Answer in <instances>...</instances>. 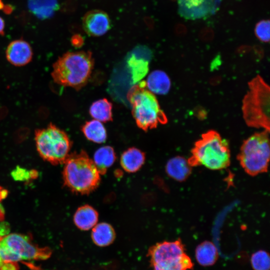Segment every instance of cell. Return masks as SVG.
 I'll use <instances>...</instances> for the list:
<instances>
[{"label":"cell","mask_w":270,"mask_h":270,"mask_svg":"<svg viewBox=\"0 0 270 270\" xmlns=\"http://www.w3.org/2000/svg\"><path fill=\"white\" fill-rule=\"evenodd\" d=\"M174 31L177 35L182 36L186 34L187 28L184 24H178L175 26Z\"/></svg>","instance_id":"cell-29"},{"label":"cell","mask_w":270,"mask_h":270,"mask_svg":"<svg viewBox=\"0 0 270 270\" xmlns=\"http://www.w3.org/2000/svg\"><path fill=\"white\" fill-rule=\"evenodd\" d=\"M86 138L95 143L104 142L107 138L106 130L102 122L93 120L86 122L82 127Z\"/></svg>","instance_id":"cell-22"},{"label":"cell","mask_w":270,"mask_h":270,"mask_svg":"<svg viewBox=\"0 0 270 270\" xmlns=\"http://www.w3.org/2000/svg\"><path fill=\"white\" fill-rule=\"evenodd\" d=\"M36 150L40 156L53 164H64L72 146L68 134L52 124L34 132Z\"/></svg>","instance_id":"cell-8"},{"label":"cell","mask_w":270,"mask_h":270,"mask_svg":"<svg viewBox=\"0 0 270 270\" xmlns=\"http://www.w3.org/2000/svg\"><path fill=\"white\" fill-rule=\"evenodd\" d=\"M145 154L136 148H130L122 154L120 163L122 168L128 172L138 171L145 161Z\"/></svg>","instance_id":"cell-16"},{"label":"cell","mask_w":270,"mask_h":270,"mask_svg":"<svg viewBox=\"0 0 270 270\" xmlns=\"http://www.w3.org/2000/svg\"><path fill=\"white\" fill-rule=\"evenodd\" d=\"M112 104L106 98L94 102L90 108V114L94 120L100 122L112 120Z\"/></svg>","instance_id":"cell-23"},{"label":"cell","mask_w":270,"mask_h":270,"mask_svg":"<svg viewBox=\"0 0 270 270\" xmlns=\"http://www.w3.org/2000/svg\"><path fill=\"white\" fill-rule=\"evenodd\" d=\"M127 98L132 108V114L138 126L144 131L166 124L167 117L160 108L154 94L146 86L145 81L134 85L129 90Z\"/></svg>","instance_id":"cell-4"},{"label":"cell","mask_w":270,"mask_h":270,"mask_svg":"<svg viewBox=\"0 0 270 270\" xmlns=\"http://www.w3.org/2000/svg\"><path fill=\"white\" fill-rule=\"evenodd\" d=\"M4 4L2 0H0V10L3 9L4 8Z\"/></svg>","instance_id":"cell-33"},{"label":"cell","mask_w":270,"mask_h":270,"mask_svg":"<svg viewBox=\"0 0 270 270\" xmlns=\"http://www.w3.org/2000/svg\"><path fill=\"white\" fill-rule=\"evenodd\" d=\"M219 0H178L180 14L190 19L200 18L212 13Z\"/></svg>","instance_id":"cell-10"},{"label":"cell","mask_w":270,"mask_h":270,"mask_svg":"<svg viewBox=\"0 0 270 270\" xmlns=\"http://www.w3.org/2000/svg\"><path fill=\"white\" fill-rule=\"evenodd\" d=\"M195 257L200 266H210L216 262L218 258V252L213 242L205 240L196 247Z\"/></svg>","instance_id":"cell-17"},{"label":"cell","mask_w":270,"mask_h":270,"mask_svg":"<svg viewBox=\"0 0 270 270\" xmlns=\"http://www.w3.org/2000/svg\"><path fill=\"white\" fill-rule=\"evenodd\" d=\"M2 236H0V240L2 238ZM4 262H2L0 259V270L4 264Z\"/></svg>","instance_id":"cell-34"},{"label":"cell","mask_w":270,"mask_h":270,"mask_svg":"<svg viewBox=\"0 0 270 270\" xmlns=\"http://www.w3.org/2000/svg\"><path fill=\"white\" fill-rule=\"evenodd\" d=\"M72 41V44H74V46L76 45L78 46V44H81L82 43V38L78 35L74 36L73 37Z\"/></svg>","instance_id":"cell-30"},{"label":"cell","mask_w":270,"mask_h":270,"mask_svg":"<svg viewBox=\"0 0 270 270\" xmlns=\"http://www.w3.org/2000/svg\"><path fill=\"white\" fill-rule=\"evenodd\" d=\"M30 11L40 20L52 17L58 10V0H28Z\"/></svg>","instance_id":"cell-18"},{"label":"cell","mask_w":270,"mask_h":270,"mask_svg":"<svg viewBox=\"0 0 270 270\" xmlns=\"http://www.w3.org/2000/svg\"><path fill=\"white\" fill-rule=\"evenodd\" d=\"M270 132L264 130L243 142L237 158L248 175L256 176L266 172L270 156Z\"/></svg>","instance_id":"cell-6"},{"label":"cell","mask_w":270,"mask_h":270,"mask_svg":"<svg viewBox=\"0 0 270 270\" xmlns=\"http://www.w3.org/2000/svg\"><path fill=\"white\" fill-rule=\"evenodd\" d=\"M5 24L4 20L0 17V34H4V29Z\"/></svg>","instance_id":"cell-31"},{"label":"cell","mask_w":270,"mask_h":270,"mask_svg":"<svg viewBox=\"0 0 270 270\" xmlns=\"http://www.w3.org/2000/svg\"><path fill=\"white\" fill-rule=\"evenodd\" d=\"M6 53L7 60L17 66L28 64L33 54L30 44L22 39L12 42L8 46Z\"/></svg>","instance_id":"cell-12"},{"label":"cell","mask_w":270,"mask_h":270,"mask_svg":"<svg viewBox=\"0 0 270 270\" xmlns=\"http://www.w3.org/2000/svg\"><path fill=\"white\" fill-rule=\"evenodd\" d=\"M188 160L192 168L203 166L212 170L226 168L230 163L228 143L218 132L209 130L195 142Z\"/></svg>","instance_id":"cell-3"},{"label":"cell","mask_w":270,"mask_h":270,"mask_svg":"<svg viewBox=\"0 0 270 270\" xmlns=\"http://www.w3.org/2000/svg\"><path fill=\"white\" fill-rule=\"evenodd\" d=\"M8 192L6 190L0 186V220H2L4 218V211L0 202L8 196Z\"/></svg>","instance_id":"cell-28"},{"label":"cell","mask_w":270,"mask_h":270,"mask_svg":"<svg viewBox=\"0 0 270 270\" xmlns=\"http://www.w3.org/2000/svg\"><path fill=\"white\" fill-rule=\"evenodd\" d=\"M116 236L114 228L108 223L96 224L92 228L91 238L93 242L98 246L110 245L114 242Z\"/></svg>","instance_id":"cell-19"},{"label":"cell","mask_w":270,"mask_h":270,"mask_svg":"<svg viewBox=\"0 0 270 270\" xmlns=\"http://www.w3.org/2000/svg\"><path fill=\"white\" fill-rule=\"evenodd\" d=\"M250 264L254 270H270L269 254L264 250H258L256 252L251 256Z\"/></svg>","instance_id":"cell-24"},{"label":"cell","mask_w":270,"mask_h":270,"mask_svg":"<svg viewBox=\"0 0 270 270\" xmlns=\"http://www.w3.org/2000/svg\"><path fill=\"white\" fill-rule=\"evenodd\" d=\"M147 256L153 270H191L194 268L180 238L152 245L149 248Z\"/></svg>","instance_id":"cell-7"},{"label":"cell","mask_w":270,"mask_h":270,"mask_svg":"<svg viewBox=\"0 0 270 270\" xmlns=\"http://www.w3.org/2000/svg\"><path fill=\"white\" fill-rule=\"evenodd\" d=\"M248 86L242 100L244 119L249 126L270 132V87L260 76L252 80Z\"/></svg>","instance_id":"cell-5"},{"label":"cell","mask_w":270,"mask_h":270,"mask_svg":"<svg viewBox=\"0 0 270 270\" xmlns=\"http://www.w3.org/2000/svg\"><path fill=\"white\" fill-rule=\"evenodd\" d=\"M98 218L97 211L92 206L85 204L77 209L74 216V221L79 229L88 230L97 224Z\"/></svg>","instance_id":"cell-15"},{"label":"cell","mask_w":270,"mask_h":270,"mask_svg":"<svg viewBox=\"0 0 270 270\" xmlns=\"http://www.w3.org/2000/svg\"><path fill=\"white\" fill-rule=\"evenodd\" d=\"M64 164V183L72 192L88 194L98 187L100 174L85 152L70 154Z\"/></svg>","instance_id":"cell-2"},{"label":"cell","mask_w":270,"mask_h":270,"mask_svg":"<svg viewBox=\"0 0 270 270\" xmlns=\"http://www.w3.org/2000/svg\"><path fill=\"white\" fill-rule=\"evenodd\" d=\"M199 36L202 40H210L214 38V32L210 28L205 27L200 32Z\"/></svg>","instance_id":"cell-27"},{"label":"cell","mask_w":270,"mask_h":270,"mask_svg":"<svg viewBox=\"0 0 270 270\" xmlns=\"http://www.w3.org/2000/svg\"><path fill=\"white\" fill-rule=\"evenodd\" d=\"M172 0L174 1V0Z\"/></svg>","instance_id":"cell-35"},{"label":"cell","mask_w":270,"mask_h":270,"mask_svg":"<svg viewBox=\"0 0 270 270\" xmlns=\"http://www.w3.org/2000/svg\"><path fill=\"white\" fill-rule=\"evenodd\" d=\"M50 254L49 248H38L26 235L11 234L0 240V259L4 262L46 260Z\"/></svg>","instance_id":"cell-9"},{"label":"cell","mask_w":270,"mask_h":270,"mask_svg":"<svg viewBox=\"0 0 270 270\" xmlns=\"http://www.w3.org/2000/svg\"><path fill=\"white\" fill-rule=\"evenodd\" d=\"M94 66L90 52H69L54 64L51 76L58 84L79 90L88 83Z\"/></svg>","instance_id":"cell-1"},{"label":"cell","mask_w":270,"mask_h":270,"mask_svg":"<svg viewBox=\"0 0 270 270\" xmlns=\"http://www.w3.org/2000/svg\"><path fill=\"white\" fill-rule=\"evenodd\" d=\"M4 12L6 14H10L12 12V8L10 5H6L4 6V8H3Z\"/></svg>","instance_id":"cell-32"},{"label":"cell","mask_w":270,"mask_h":270,"mask_svg":"<svg viewBox=\"0 0 270 270\" xmlns=\"http://www.w3.org/2000/svg\"><path fill=\"white\" fill-rule=\"evenodd\" d=\"M82 26L90 36H100L104 34L110 28V20L104 12L94 10L85 14L82 18Z\"/></svg>","instance_id":"cell-11"},{"label":"cell","mask_w":270,"mask_h":270,"mask_svg":"<svg viewBox=\"0 0 270 270\" xmlns=\"http://www.w3.org/2000/svg\"><path fill=\"white\" fill-rule=\"evenodd\" d=\"M11 176L15 180L26 181L36 178L38 174V172L34 170H28L18 166L12 170Z\"/></svg>","instance_id":"cell-26"},{"label":"cell","mask_w":270,"mask_h":270,"mask_svg":"<svg viewBox=\"0 0 270 270\" xmlns=\"http://www.w3.org/2000/svg\"><path fill=\"white\" fill-rule=\"evenodd\" d=\"M146 49L143 46L138 47L128 58V63L132 70V80L135 83L142 78L148 71V62L141 56Z\"/></svg>","instance_id":"cell-14"},{"label":"cell","mask_w":270,"mask_h":270,"mask_svg":"<svg viewBox=\"0 0 270 270\" xmlns=\"http://www.w3.org/2000/svg\"><path fill=\"white\" fill-rule=\"evenodd\" d=\"M166 170L168 175L172 179L183 182L190 175L192 167L188 160L182 156H176L167 162Z\"/></svg>","instance_id":"cell-13"},{"label":"cell","mask_w":270,"mask_h":270,"mask_svg":"<svg viewBox=\"0 0 270 270\" xmlns=\"http://www.w3.org/2000/svg\"><path fill=\"white\" fill-rule=\"evenodd\" d=\"M146 83L147 88L153 94H165L170 88V80L164 72L156 70L148 76Z\"/></svg>","instance_id":"cell-20"},{"label":"cell","mask_w":270,"mask_h":270,"mask_svg":"<svg viewBox=\"0 0 270 270\" xmlns=\"http://www.w3.org/2000/svg\"><path fill=\"white\" fill-rule=\"evenodd\" d=\"M270 20H262L258 22L254 28V34L261 42H268L270 41Z\"/></svg>","instance_id":"cell-25"},{"label":"cell","mask_w":270,"mask_h":270,"mask_svg":"<svg viewBox=\"0 0 270 270\" xmlns=\"http://www.w3.org/2000/svg\"><path fill=\"white\" fill-rule=\"evenodd\" d=\"M116 160L114 148L104 146L98 149L94 155L93 162L100 174H104Z\"/></svg>","instance_id":"cell-21"}]
</instances>
